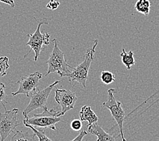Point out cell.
Segmentation results:
<instances>
[{"mask_svg": "<svg viewBox=\"0 0 159 141\" xmlns=\"http://www.w3.org/2000/svg\"><path fill=\"white\" fill-rule=\"evenodd\" d=\"M60 5V2L56 1V0H50V1L48 3L46 7L48 9H50L51 10H54L57 9Z\"/></svg>", "mask_w": 159, "mask_h": 141, "instance_id": "cell-20", "label": "cell"}, {"mask_svg": "<svg viewBox=\"0 0 159 141\" xmlns=\"http://www.w3.org/2000/svg\"><path fill=\"white\" fill-rule=\"evenodd\" d=\"M70 128L75 131H80L82 128V121L81 120H74L70 123Z\"/></svg>", "mask_w": 159, "mask_h": 141, "instance_id": "cell-19", "label": "cell"}, {"mask_svg": "<svg viewBox=\"0 0 159 141\" xmlns=\"http://www.w3.org/2000/svg\"><path fill=\"white\" fill-rule=\"evenodd\" d=\"M26 128H29L31 129H32V131L34 132V134H35L38 137L39 141H52L50 139H49L48 137L46 136L45 133V131H43L42 129H36L35 127H33V125H29V124H24Z\"/></svg>", "mask_w": 159, "mask_h": 141, "instance_id": "cell-15", "label": "cell"}, {"mask_svg": "<svg viewBox=\"0 0 159 141\" xmlns=\"http://www.w3.org/2000/svg\"><path fill=\"white\" fill-rule=\"evenodd\" d=\"M52 42L54 43V45L47 61L48 69L45 76L56 72L60 77H66L73 70V67L67 63L64 58L65 54L58 47V40L54 39L52 40Z\"/></svg>", "mask_w": 159, "mask_h": 141, "instance_id": "cell-1", "label": "cell"}, {"mask_svg": "<svg viewBox=\"0 0 159 141\" xmlns=\"http://www.w3.org/2000/svg\"><path fill=\"white\" fill-rule=\"evenodd\" d=\"M55 100L61 106L62 110L58 114V117L64 115L67 111L73 109L77 98L74 92L70 90H56Z\"/></svg>", "mask_w": 159, "mask_h": 141, "instance_id": "cell-9", "label": "cell"}, {"mask_svg": "<svg viewBox=\"0 0 159 141\" xmlns=\"http://www.w3.org/2000/svg\"><path fill=\"white\" fill-rule=\"evenodd\" d=\"M88 128L90 134L97 136L96 141H116L115 137L106 132L98 122L89 125Z\"/></svg>", "mask_w": 159, "mask_h": 141, "instance_id": "cell-10", "label": "cell"}, {"mask_svg": "<svg viewBox=\"0 0 159 141\" xmlns=\"http://www.w3.org/2000/svg\"><path fill=\"white\" fill-rule=\"evenodd\" d=\"M115 92L116 90L114 88H111L108 90V99L107 101L103 102L102 106L107 108L111 111L112 117L119 125L120 131L119 136H121L123 141H127L123 134V123L125 119L126 113L123 107L122 103L116 101L115 97Z\"/></svg>", "mask_w": 159, "mask_h": 141, "instance_id": "cell-4", "label": "cell"}, {"mask_svg": "<svg viewBox=\"0 0 159 141\" xmlns=\"http://www.w3.org/2000/svg\"><path fill=\"white\" fill-rule=\"evenodd\" d=\"M60 83H61V82L56 81L43 90H40L37 88L33 90L31 92L32 94L29 103L22 112V115H23L24 117H28L29 114L34 110L40 108L43 109L45 106H46L48 98L51 92L54 88V87Z\"/></svg>", "mask_w": 159, "mask_h": 141, "instance_id": "cell-5", "label": "cell"}, {"mask_svg": "<svg viewBox=\"0 0 159 141\" xmlns=\"http://www.w3.org/2000/svg\"><path fill=\"white\" fill-rule=\"evenodd\" d=\"M8 61L9 59L7 56L0 57V78L7 75V70L10 67Z\"/></svg>", "mask_w": 159, "mask_h": 141, "instance_id": "cell-17", "label": "cell"}, {"mask_svg": "<svg viewBox=\"0 0 159 141\" xmlns=\"http://www.w3.org/2000/svg\"><path fill=\"white\" fill-rule=\"evenodd\" d=\"M42 77L43 75L39 72H35L28 76H23L16 82L17 84L19 86L18 90L16 92H13L12 95L16 96L18 94H25L26 96L29 97L30 93L37 88L39 80Z\"/></svg>", "mask_w": 159, "mask_h": 141, "instance_id": "cell-8", "label": "cell"}, {"mask_svg": "<svg viewBox=\"0 0 159 141\" xmlns=\"http://www.w3.org/2000/svg\"><path fill=\"white\" fill-rule=\"evenodd\" d=\"M79 117L82 121H88V126L98 121V117L91 108V106L88 105L82 106L79 113Z\"/></svg>", "mask_w": 159, "mask_h": 141, "instance_id": "cell-11", "label": "cell"}, {"mask_svg": "<svg viewBox=\"0 0 159 141\" xmlns=\"http://www.w3.org/2000/svg\"><path fill=\"white\" fill-rule=\"evenodd\" d=\"M88 134V132H87L84 129H81L80 133H79V135L76 137V138L74 139L73 140L71 141H82L83 139L84 138V136Z\"/></svg>", "mask_w": 159, "mask_h": 141, "instance_id": "cell-21", "label": "cell"}, {"mask_svg": "<svg viewBox=\"0 0 159 141\" xmlns=\"http://www.w3.org/2000/svg\"><path fill=\"white\" fill-rule=\"evenodd\" d=\"M0 2L10 6L11 7H13V8L15 7V3L14 2V0H0Z\"/></svg>", "mask_w": 159, "mask_h": 141, "instance_id": "cell-22", "label": "cell"}, {"mask_svg": "<svg viewBox=\"0 0 159 141\" xmlns=\"http://www.w3.org/2000/svg\"><path fill=\"white\" fill-rule=\"evenodd\" d=\"M98 40H96L94 41L93 47L87 49L85 59L83 60V61L78 64L76 67H73L72 71L66 76L69 78L70 83L73 82H76L80 83L84 88H85L86 82L88 78L89 67L93 60V56L96 52V48L98 45Z\"/></svg>", "mask_w": 159, "mask_h": 141, "instance_id": "cell-3", "label": "cell"}, {"mask_svg": "<svg viewBox=\"0 0 159 141\" xmlns=\"http://www.w3.org/2000/svg\"><path fill=\"white\" fill-rule=\"evenodd\" d=\"M100 79L106 85L111 84V83H113L115 81V75L111 71H102L100 75Z\"/></svg>", "mask_w": 159, "mask_h": 141, "instance_id": "cell-16", "label": "cell"}, {"mask_svg": "<svg viewBox=\"0 0 159 141\" xmlns=\"http://www.w3.org/2000/svg\"><path fill=\"white\" fill-rule=\"evenodd\" d=\"M43 25H48V22H43L41 21L37 26L36 31L33 34H27L26 36L29 37L28 42L26 44V45H29L31 48L29 52L26 54L25 56L24 59H25L27 55L29 54L31 51L33 50L35 52V60L37 61L38 60L39 56L40 55V53L42 50L43 45H49L50 44V35L48 33H45L43 34L41 32V26Z\"/></svg>", "mask_w": 159, "mask_h": 141, "instance_id": "cell-6", "label": "cell"}, {"mask_svg": "<svg viewBox=\"0 0 159 141\" xmlns=\"http://www.w3.org/2000/svg\"><path fill=\"white\" fill-rule=\"evenodd\" d=\"M150 6L151 3L149 0H138L135 3V9L138 12L141 13L144 16H148Z\"/></svg>", "mask_w": 159, "mask_h": 141, "instance_id": "cell-14", "label": "cell"}, {"mask_svg": "<svg viewBox=\"0 0 159 141\" xmlns=\"http://www.w3.org/2000/svg\"><path fill=\"white\" fill-rule=\"evenodd\" d=\"M19 110L14 108L11 110H6L0 113V136L1 141H5L11 132H12L20 124L18 122L17 115Z\"/></svg>", "mask_w": 159, "mask_h": 141, "instance_id": "cell-7", "label": "cell"}, {"mask_svg": "<svg viewBox=\"0 0 159 141\" xmlns=\"http://www.w3.org/2000/svg\"><path fill=\"white\" fill-rule=\"evenodd\" d=\"M5 84L3 83L0 82V102L3 105V107L6 109V106L4 105V102H6V99H7V95L5 92Z\"/></svg>", "mask_w": 159, "mask_h": 141, "instance_id": "cell-18", "label": "cell"}, {"mask_svg": "<svg viewBox=\"0 0 159 141\" xmlns=\"http://www.w3.org/2000/svg\"><path fill=\"white\" fill-rule=\"evenodd\" d=\"M10 141H36L35 134L30 132H23L19 130H16L11 138Z\"/></svg>", "mask_w": 159, "mask_h": 141, "instance_id": "cell-13", "label": "cell"}, {"mask_svg": "<svg viewBox=\"0 0 159 141\" xmlns=\"http://www.w3.org/2000/svg\"><path fill=\"white\" fill-rule=\"evenodd\" d=\"M120 56L121 58V60H122V63L126 67L127 70H130L135 65V62L133 51L130 50L127 52L125 49L123 48L122 52H120Z\"/></svg>", "mask_w": 159, "mask_h": 141, "instance_id": "cell-12", "label": "cell"}, {"mask_svg": "<svg viewBox=\"0 0 159 141\" xmlns=\"http://www.w3.org/2000/svg\"><path fill=\"white\" fill-rule=\"evenodd\" d=\"M60 111H57L54 109H48L45 106L42 113L34 114L31 117H24L23 124H29L33 127L39 128H50L53 130H56V124L61 121V117H58Z\"/></svg>", "mask_w": 159, "mask_h": 141, "instance_id": "cell-2", "label": "cell"}]
</instances>
